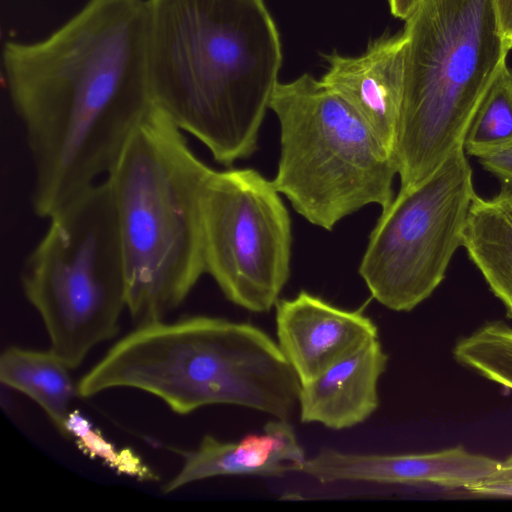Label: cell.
<instances>
[{"label":"cell","instance_id":"cell-7","mask_svg":"<svg viewBox=\"0 0 512 512\" xmlns=\"http://www.w3.org/2000/svg\"><path fill=\"white\" fill-rule=\"evenodd\" d=\"M269 108L281 143L272 182L298 214L332 230L366 205H390L397 174L391 152L321 80L305 73L278 82Z\"/></svg>","mask_w":512,"mask_h":512},{"label":"cell","instance_id":"cell-23","mask_svg":"<svg viewBox=\"0 0 512 512\" xmlns=\"http://www.w3.org/2000/svg\"><path fill=\"white\" fill-rule=\"evenodd\" d=\"M423 0H388L392 15L406 20Z\"/></svg>","mask_w":512,"mask_h":512},{"label":"cell","instance_id":"cell-16","mask_svg":"<svg viewBox=\"0 0 512 512\" xmlns=\"http://www.w3.org/2000/svg\"><path fill=\"white\" fill-rule=\"evenodd\" d=\"M69 370L51 350L11 346L0 357L1 383L35 401L66 436L69 406L78 395V384L74 383Z\"/></svg>","mask_w":512,"mask_h":512},{"label":"cell","instance_id":"cell-22","mask_svg":"<svg viewBox=\"0 0 512 512\" xmlns=\"http://www.w3.org/2000/svg\"><path fill=\"white\" fill-rule=\"evenodd\" d=\"M500 29L507 38L512 34V0H494Z\"/></svg>","mask_w":512,"mask_h":512},{"label":"cell","instance_id":"cell-10","mask_svg":"<svg viewBox=\"0 0 512 512\" xmlns=\"http://www.w3.org/2000/svg\"><path fill=\"white\" fill-rule=\"evenodd\" d=\"M500 465L501 461L463 446L409 454H359L324 448L307 458L298 473L321 484H433L469 492L491 478Z\"/></svg>","mask_w":512,"mask_h":512},{"label":"cell","instance_id":"cell-6","mask_svg":"<svg viewBox=\"0 0 512 512\" xmlns=\"http://www.w3.org/2000/svg\"><path fill=\"white\" fill-rule=\"evenodd\" d=\"M26 258L21 283L51 348L70 369L115 337L126 307V274L108 182L95 183L49 218Z\"/></svg>","mask_w":512,"mask_h":512},{"label":"cell","instance_id":"cell-15","mask_svg":"<svg viewBox=\"0 0 512 512\" xmlns=\"http://www.w3.org/2000/svg\"><path fill=\"white\" fill-rule=\"evenodd\" d=\"M462 246L512 319V188L502 186L491 198L475 194Z\"/></svg>","mask_w":512,"mask_h":512},{"label":"cell","instance_id":"cell-17","mask_svg":"<svg viewBox=\"0 0 512 512\" xmlns=\"http://www.w3.org/2000/svg\"><path fill=\"white\" fill-rule=\"evenodd\" d=\"M512 147V68H501L468 127L466 154L482 158Z\"/></svg>","mask_w":512,"mask_h":512},{"label":"cell","instance_id":"cell-5","mask_svg":"<svg viewBox=\"0 0 512 512\" xmlns=\"http://www.w3.org/2000/svg\"><path fill=\"white\" fill-rule=\"evenodd\" d=\"M402 103L392 156L400 189L460 145L512 49L494 0H423L405 20Z\"/></svg>","mask_w":512,"mask_h":512},{"label":"cell","instance_id":"cell-18","mask_svg":"<svg viewBox=\"0 0 512 512\" xmlns=\"http://www.w3.org/2000/svg\"><path fill=\"white\" fill-rule=\"evenodd\" d=\"M452 355L461 366L512 390V326L506 322L484 323L460 338Z\"/></svg>","mask_w":512,"mask_h":512},{"label":"cell","instance_id":"cell-8","mask_svg":"<svg viewBox=\"0 0 512 512\" xmlns=\"http://www.w3.org/2000/svg\"><path fill=\"white\" fill-rule=\"evenodd\" d=\"M475 194L463 145L421 182L399 190L382 210L359 265L378 303L409 312L435 291L462 246Z\"/></svg>","mask_w":512,"mask_h":512},{"label":"cell","instance_id":"cell-21","mask_svg":"<svg viewBox=\"0 0 512 512\" xmlns=\"http://www.w3.org/2000/svg\"><path fill=\"white\" fill-rule=\"evenodd\" d=\"M469 492L479 496L512 498V480L506 482H484L475 486Z\"/></svg>","mask_w":512,"mask_h":512},{"label":"cell","instance_id":"cell-25","mask_svg":"<svg viewBox=\"0 0 512 512\" xmlns=\"http://www.w3.org/2000/svg\"><path fill=\"white\" fill-rule=\"evenodd\" d=\"M507 39H508L510 45L512 46V34L510 36H508Z\"/></svg>","mask_w":512,"mask_h":512},{"label":"cell","instance_id":"cell-9","mask_svg":"<svg viewBox=\"0 0 512 512\" xmlns=\"http://www.w3.org/2000/svg\"><path fill=\"white\" fill-rule=\"evenodd\" d=\"M272 181L252 168L212 170L203 194L205 271L233 304L270 311L290 276L291 221Z\"/></svg>","mask_w":512,"mask_h":512},{"label":"cell","instance_id":"cell-14","mask_svg":"<svg viewBox=\"0 0 512 512\" xmlns=\"http://www.w3.org/2000/svg\"><path fill=\"white\" fill-rule=\"evenodd\" d=\"M387 364L388 355L377 338L301 384V421L334 430L361 424L379 407L378 382Z\"/></svg>","mask_w":512,"mask_h":512},{"label":"cell","instance_id":"cell-1","mask_svg":"<svg viewBox=\"0 0 512 512\" xmlns=\"http://www.w3.org/2000/svg\"><path fill=\"white\" fill-rule=\"evenodd\" d=\"M146 0H89L46 38L7 41V89L33 163V212L49 218L107 175L153 106Z\"/></svg>","mask_w":512,"mask_h":512},{"label":"cell","instance_id":"cell-19","mask_svg":"<svg viewBox=\"0 0 512 512\" xmlns=\"http://www.w3.org/2000/svg\"><path fill=\"white\" fill-rule=\"evenodd\" d=\"M66 429L67 436H75L79 448L86 454L104 459L120 472L140 479H154V474L134 454L128 450L117 454L111 444L93 430L90 423L77 412L69 413Z\"/></svg>","mask_w":512,"mask_h":512},{"label":"cell","instance_id":"cell-20","mask_svg":"<svg viewBox=\"0 0 512 512\" xmlns=\"http://www.w3.org/2000/svg\"><path fill=\"white\" fill-rule=\"evenodd\" d=\"M480 165L502 184L512 188V147L478 159Z\"/></svg>","mask_w":512,"mask_h":512},{"label":"cell","instance_id":"cell-24","mask_svg":"<svg viewBox=\"0 0 512 512\" xmlns=\"http://www.w3.org/2000/svg\"><path fill=\"white\" fill-rule=\"evenodd\" d=\"M512 480V454L501 462L498 471L485 482H506Z\"/></svg>","mask_w":512,"mask_h":512},{"label":"cell","instance_id":"cell-11","mask_svg":"<svg viewBox=\"0 0 512 512\" xmlns=\"http://www.w3.org/2000/svg\"><path fill=\"white\" fill-rule=\"evenodd\" d=\"M277 343L301 384L378 338V328L361 310H345L307 291L279 299Z\"/></svg>","mask_w":512,"mask_h":512},{"label":"cell","instance_id":"cell-2","mask_svg":"<svg viewBox=\"0 0 512 512\" xmlns=\"http://www.w3.org/2000/svg\"><path fill=\"white\" fill-rule=\"evenodd\" d=\"M153 105L231 166L258 149L282 64L264 0H146Z\"/></svg>","mask_w":512,"mask_h":512},{"label":"cell","instance_id":"cell-12","mask_svg":"<svg viewBox=\"0 0 512 512\" xmlns=\"http://www.w3.org/2000/svg\"><path fill=\"white\" fill-rule=\"evenodd\" d=\"M405 47L402 33L371 41L356 57L336 51L323 55L328 68L321 82L356 112L391 154L403 96Z\"/></svg>","mask_w":512,"mask_h":512},{"label":"cell","instance_id":"cell-3","mask_svg":"<svg viewBox=\"0 0 512 512\" xmlns=\"http://www.w3.org/2000/svg\"><path fill=\"white\" fill-rule=\"evenodd\" d=\"M154 105L106 175L126 274V307L162 320L206 273L202 201L212 172Z\"/></svg>","mask_w":512,"mask_h":512},{"label":"cell","instance_id":"cell-13","mask_svg":"<svg viewBox=\"0 0 512 512\" xmlns=\"http://www.w3.org/2000/svg\"><path fill=\"white\" fill-rule=\"evenodd\" d=\"M184 462L179 473L164 487L165 493L199 480L217 476L283 477L298 472L306 461L289 420L268 421L261 432L237 441H222L205 435L192 451H181Z\"/></svg>","mask_w":512,"mask_h":512},{"label":"cell","instance_id":"cell-4","mask_svg":"<svg viewBox=\"0 0 512 512\" xmlns=\"http://www.w3.org/2000/svg\"><path fill=\"white\" fill-rule=\"evenodd\" d=\"M117 387L155 395L181 415L229 404L290 420L301 383L261 328L198 315L140 324L81 378L78 395Z\"/></svg>","mask_w":512,"mask_h":512}]
</instances>
